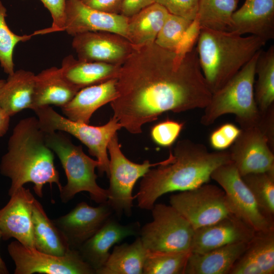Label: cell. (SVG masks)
Here are the masks:
<instances>
[{"instance_id":"6da1fadb","label":"cell","mask_w":274,"mask_h":274,"mask_svg":"<svg viewBox=\"0 0 274 274\" xmlns=\"http://www.w3.org/2000/svg\"><path fill=\"white\" fill-rule=\"evenodd\" d=\"M212 95L196 46L179 59L175 52L154 43L134 47L121 66L117 96L110 105L122 127L139 134L145 124L166 112L204 109Z\"/></svg>"},{"instance_id":"52a82bcc","label":"cell","mask_w":274,"mask_h":274,"mask_svg":"<svg viewBox=\"0 0 274 274\" xmlns=\"http://www.w3.org/2000/svg\"><path fill=\"white\" fill-rule=\"evenodd\" d=\"M38 117L41 129L45 132L60 131L74 136L88 148L90 155L96 158L100 175L109 174L108 145L112 136L122 127L113 116L105 124L92 126L89 124L72 121L54 110L50 106L33 110Z\"/></svg>"},{"instance_id":"f1b7e54d","label":"cell","mask_w":274,"mask_h":274,"mask_svg":"<svg viewBox=\"0 0 274 274\" xmlns=\"http://www.w3.org/2000/svg\"><path fill=\"white\" fill-rule=\"evenodd\" d=\"M147 250L138 236L132 243L115 246L96 274H143Z\"/></svg>"},{"instance_id":"7a4b0ae2","label":"cell","mask_w":274,"mask_h":274,"mask_svg":"<svg viewBox=\"0 0 274 274\" xmlns=\"http://www.w3.org/2000/svg\"><path fill=\"white\" fill-rule=\"evenodd\" d=\"M173 153V160L151 168L142 177L134 195L140 209L151 210L166 193L207 183L217 167L231 161L228 150L210 152L204 145L188 139L178 141Z\"/></svg>"},{"instance_id":"f6af8a7d","label":"cell","mask_w":274,"mask_h":274,"mask_svg":"<svg viewBox=\"0 0 274 274\" xmlns=\"http://www.w3.org/2000/svg\"><path fill=\"white\" fill-rule=\"evenodd\" d=\"M2 238V233L0 231V239ZM9 271L7 266L0 256V274H8Z\"/></svg>"},{"instance_id":"277c9868","label":"cell","mask_w":274,"mask_h":274,"mask_svg":"<svg viewBox=\"0 0 274 274\" xmlns=\"http://www.w3.org/2000/svg\"><path fill=\"white\" fill-rule=\"evenodd\" d=\"M266 41L254 35L201 28L196 43L199 64L213 93L231 79Z\"/></svg>"},{"instance_id":"f546056e","label":"cell","mask_w":274,"mask_h":274,"mask_svg":"<svg viewBox=\"0 0 274 274\" xmlns=\"http://www.w3.org/2000/svg\"><path fill=\"white\" fill-rule=\"evenodd\" d=\"M254 92L256 105L260 113L274 105V45L266 51L260 50L255 68Z\"/></svg>"},{"instance_id":"5bb4252c","label":"cell","mask_w":274,"mask_h":274,"mask_svg":"<svg viewBox=\"0 0 274 274\" xmlns=\"http://www.w3.org/2000/svg\"><path fill=\"white\" fill-rule=\"evenodd\" d=\"M228 151L241 176L274 170L273 151L257 127L242 129Z\"/></svg>"},{"instance_id":"9a60e30c","label":"cell","mask_w":274,"mask_h":274,"mask_svg":"<svg viewBox=\"0 0 274 274\" xmlns=\"http://www.w3.org/2000/svg\"><path fill=\"white\" fill-rule=\"evenodd\" d=\"M72 47L78 59L121 65L133 46L125 38L106 31H88L76 35Z\"/></svg>"},{"instance_id":"603a6c76","label":"cell","mask_w":274,"mask_h":274,"mask_svg":"<svg viewBox=\"0 0 274 274\" xmlns=\"http://www.w3.org/2000/svg\"><path fill=\"white\" fill-rule=\"evenodd\" d=\"M121 65L76 59L72 55L62 60L60 68L64 78L79 90L117 78Z\"/></svg>"},{"instance_id":"ee69618b","label":"cell","mask_w":274,"mask_h":274,"mask_svg":"<svg viewBox=\"0 0 274 274\" xmlns=\"http://www.w3.org/2000/svg\"><path fill=\"white\" fill-rule=\"evenodd\" d=\"M10 116L0 107V137L3 136L7 132Z\"/></svg>"},{"instance_id":"4316f807","label":"cell","mask_w":274,"mask_h":274,"mask_svg":"<svg viewBox=\"0 0 274 274\" xmlns=\"http://www.w3.org/2000/svg\"><path fill=\"white\" fill-rule=\"evenodd\" d=\"M168 11L157 3L129 18L126 39L134 46L155 43L168 15Z\"/></svg>"},{"instance_id":"b9f144b4","label":"cell","mask_w":274,"mask_h":274,"mask_svg":"<svg viewBox=\"0 0 274 274\" xmlns=\"http://www.w3.org/2000/svg\"><path fill=\"white\" fill-rule=\"evenodd\" d=\"M93 9L112 14H120L124 0H80Z\"/></svg>"},{"instance_id":"ac0fdd59","label":"cell","mask_w":274,"mask_h":274,"mask_svg":"<svg viewBox=\"0 0 274 274\" xmlns=\"http://www.w3.org/2000/svg\"><path fill=\"white\" fill-rule=\"evenodd\" d=\"M256 231L243 220L231 214L209 225L194 230L190 251L202 253L237 243H248Z\"/></svg>"},{"instance_id":"ffe728a7","label":"cell","mask_w":274,"mask_h":274,"mask_svg":"<svg viewBox=\"0 0 274 274\" xmlns=\"http://www.w3.org/2000/svg\"><path fill=\"white\" fill-rule=\"evenodd\" d=\"M233 31L250 33L266 42L274 39V0H246L232 16Z\"/></svg>"},{"instance_id":"d6a6232c","label":"cell","mask_w":274,"mask_h":274,"mask_svg":"<svg viewBox=\"0 0 274 274\" xmlns=\"http://www.w3.org/2000/svg\"><path fill=\"white\" fill-rule=\"evenodd\" d=\"M191 251L159 252L147 251L144 274H184Z\"/></svg>"},{"instance_id":"836d02e7","label":"cell","mask_w":274,"mask_h":274,"mask_svg":"<svg viewBox=\"0 0 274 274\" xmlns=\"http://www.w3.org/2000/svg\"><path fill=\"white\" fill-rule=\"evenodd\" d=\"M6 16L7 9L0 1V63L4 72L11 75L15 72L13 55L16 45L29 40L35 35L19 36L14 33L6 23Z\"/></svg>"},{"instance_id":"d6986e66","label":"cell","mask_w":274,"mask_h":274,"mask_svg":"<svg viewBox=\"0 0 274 274\" xmlns=\"http://www.w3.org/2000/svg\"><path fill=\"white\" fill-rule=\"evenodd\" d=\"M140 228L137 222L123 225L112 216L78 251L96 273L107 260L111 248L127 237L139 235Z\"/></svg>"},{"instance_id":"74e56055","label":"cell","mask_w":274,"mask_h":274,"mask_svg":"<svg viewBox=\"0 0 274 274\" xmlns=\"http://www.w3.org/2000/svg\"><path fill=\"white\" fill-rule=\"evenodd\" d=\"M53 19L50 27L35 31L36 35L65 30L67 0H40Z\"/></svg>"},{"instance_id":"484cf974","label":"cell","mask_w":274,"mask_h":274,"mask_svg":"<svg viewBox=\"0 0 274 274\" xmlns=\"http://www.w3.org/2000/svg\"><path fill=\"white\" fill-rule=\"evenodd\" d=\"M36 75L19 70L14 72L0 88V107L10 116L26 109L33 110Z\"/></svg>"},{"instance_id":"1f68e13d","label":"cell","mask_w":274,"mask_h":274,"mask_svg":"<svg viewBox=\"0 0 274 274\" xmlns=\"http://www.w3.org/2000/svg\"><path fill=\"white\" fill-rule=\"evenodd\" d=\"M258 205L268 217L274 216V170L241 176Z\"/></svg>"},{"instance_id":"d590c367","label":"cell","mask_w":274,"mask_h":274,"mask_svg":"<svg viewBox=\"0 0 274 274\" xmlns=\"http://www.w3.org/2000/svg\"><path fill=\"white\" fill-rule=\"evenodd\" d=\"M184 123L166 119L153 125L150 130V136L156 145L167 148L172 146L179 137L183 128Z\"/></svg>"},{"instance_id":"44dd1931","label":"cell","mask_w":274,"mask_h":274,"mask_svg":"<svg viewBox=\"0 0 274 274\" xmlns=\"http://www.w3.org/2000/svg\"><path fill=\"white\" fill-rule=\"evenodd\" d=\"M274 273V229L256 232L229 274Z\"/></svg>"},{"instance_id":"e0dca14e","label":"cell","mask_w":274,"mask_h":274,"mask_svg":"<svg viewBox=\"0 0 274 274\" xmlns=\"http://www.w3.org/2000/svg\"><path fill=\"white\" fill-rule=\"evenodd\" d=\"M128 19L120 14L93 9L80 0H67L65 30L73 36L88 31H106L126 39Z\"/></svg>"},{"instance_id":"ab89813d","label":"cell","mask_w":274,"mask_h":274,"mask_svg":"<svg viewBox=\"0 0 274 274\" xmlns=\"http://www.w3.org/2000/svg\"><path fill=\"white\" fill-rule=\"evenodd\" d=\"M201 26L197 17L191 23L184 33L182 38L174 51L177 57L182 59L195 47L200 34Z\"/></svg>"},{"instance_id":"bcb514c9","label":"cell","mask_w":274,"mask_h":274,"mask_svg":"<svg viewBox=\"0 0 274 274\" xmlns=\"http://www.w3.org/2000/svg\"><path fill=\"white\" fill-rule=\"evenodd\" d=\"M6 80H0V88L3 86Z\"/></svg>"},{"instance_id":"60d3db41","label":"cell","mask_w":274,"mask_h":274,"mask_svg":"<svg viewBox=\"0 0 274 274\" xmlns=\"http://www.w3.org/2000/svg\"><path fill=\"white\" fill-rule=\"evenodd\" d=\"M265 135L271 149H274V105L261 113L257 126Z\"/></svg>"},{"instance_id":"83f0119b","label":"cell","mask_w":274,"mask_h":274,"mask_svg":"<svg viewBox=\"0 0 274 274\" xmlns=\"http://www.w3.org/2000/svg\"><path fill=\"white\" fill-rule=\"evenodd\" d=\"M32 222L35 248L55 256H63L71 249L64 236L35 199L32 207Z\"/></svg>"},{"instance_id":"cb8c5ba5","label":"cell","mask_w":274,"mask_h":274,"mask_svg":"<svg viewBox=\"0 0 274 274\" xmlns=\"http://www.w3.org/2000/svg\"><path fill=\"white\" fill-rule=\"evenodd\" d=\"M247 244H231L199 254L191 252L184 274H229Z\"/></svg>"},{"instance_id":"7c38bea8","label":"cell","mask_w":274,"mask_h":274,"mask_svg":"<svg viewBox=\"0 0 274 274\" xmlns=\"http://www.w3.org/2000/svg\"><path fill=\"white\" fill-rule=\"evenodd\" d=\"M8 250L15 264V274L95 273L77 250L70 249L63 256H55L15 241L8 245Z\"/></svg>"},{"instance_id":"8992f818","label":"cell","mask_w":274,"mask_h":274,"mask_svg":"<svg viewBox=\"0 0 274 274\" xmlns=\"http://www.w3.org/2000/svg\"><path fill=\"white\" fill-rule=\"evenodd\" d=\"M45 140L48 147L59 159L66 176V184L59 191L62 202H68L83 191L88 192L96 203L108 200V189L100 187L96 182L95 169L99 165L97 160L87 156L81 145L74 144L62 131L45 132Z\"/></svg>"},{"instance_id":"7402d4cb","label":"cell","mask_w":274,"mask_h":274,"mask_svg":"<svg viewBox=\"0 0 274 274\" xmlns=\"http://www.w3.org/2000/svg\"><path fill=\"white\" fill-rule=\"evenodd\" d=\"M116 96L117 78L80 89L61 109L68 119L89 124L93 114Z\"/></svg>"},{"instance_id":"ba28073f","label":"cell","mask_w":274,"mask_h":274,"mask_svg":"<svg viewBox=\"0 0 274 274\" xmlns=\"http://www.w3.org/2000/svg\"><path fill=\"white\" fill-rule=\"evenodd\" d=\"M108 150L110 155V185L107 202L118 217H120L123 214L129 217L132 214L133 201L135 199L132 191L137 181L151 168L173 160L174 155L170 151L168 157L163 161L154 163L149 160H145L142 163H134L122 153L117 132L110 140Z\"/></svg>"},{"instance_id":"9c48e42d","label":"cell","mask_w":274,"mask_h":274,"mask_svg":"<svg viewBox=\"0 0 274 274\" xmlns=\"http://www.w3.org/2000/svg\"><path fill=\"white\" fill-rule=\"evenodd\" d=\"M152 221L140 228L145 248L159 252L190 251L194 229L172 206L155 203Z\"/></svg>"},{"instance_id":"f35d334b","label":"cell","mask_w":274,"mask_h":274,"mask_svg":"<svg viewBox=\"0 0 274 274\" xmlns=\"http://www.w3.org/2000/svg\"><path fill=\"white\" fill-rule=\"evenodd\" d=\"M172 14L193 20L197 12L199 0H156Z\"/></svg>"},{"instance_id":"4dcf8cb0","label":"cell","mask_w":274,"mask_h":274,"mask_svg":"<svg viewBox=\"0 0 274 274\" xmlns=\"http://www.w3.org/2000/svg\"><path fill=\"white\" fill-rule=\"evenodd\" d=\"M239 0H199L196 17L201 28L231 31Z\"/></svg>"},{"instance_id":"d4e9b609","label":"cell","mask_w":274,"mask_h":274,"mask_svg":"<svg viewBox=\"0 0 274 274\" xmlns=\"http://www.w3.org/2000/svg\"><path fill=\"white\" fill-rule=\"evenodd\" d=\"M80 90L70 84L59 68L53 66L36 75L34 109L54 105L60 108L67 104Z\"/></svg>"},{"instance_id":"8fae6325","label":"cell","mask_w":274,"mask_h":274,"mask_svg":"<svg viewBox=\"0 0 274 274\" xmlns=\"http://www.w3.org/2000/svg\"><path fill=\"white\" fill-rule=\"evenodd\" d=\"M174 208L195 230L213 224L231 215L222 188L204 184L169 197Z\"/></svg>"},{"instance_id":"3957f363","label":"cell","mask_w":274,"mask_h":274,"mask_svg":"<svg viewBox=\"0 0 274 274\" xmlns=\"http://www.w3.org/2000/svg\"><path fill=\"white\" fill-rule=\"evenodd\" d=\"M8 145V151L2 158L0 171L11 180L10 196L27 183L33 184L35 192L40 197H43V188L46 183L51 186L55 183L61 190L53 152L46 144L45 132L37 118L21 120L14 128Z\"/></svg>"},{"instance_id":"2e32d148","label":"cell","mask_w":274,"mask_h":274,"mask_svg":"<svg viewBox=\"0 0 274 274\" xmlns=\"http://www.w3.org/2000/svg\"><path fill=\"white\" fill-rule=\"evenodd\" d=\"M35 198L23 186L0 210V231L7 241L13 237L22 245L35 248L32 222V207Z\"/></svg>"},{"instance_id":"7bdbcfd3","label":"cell","mask_w":274,"mask_h":274,"mask_svg":"<svg viewBox=\"0 0 274 274\" xmlns=\"http://www.w3.org/2000/svg\"><path fill=\"white\" fill-rule=\"evenodd\" d=\"M156 2V0H124L120 14L130 18Z\"/></svg>"},{"instance_id":"30bf717a","label":"cell","mask_w":274,"mask_h":274,"mask_svg":"<svg viewBox=\"0 0 274 274\" xmlns=\"http://www.w3.org/2000/svg\"><path fill=\"white\" fill-rule=\"evenodd\" d=\"M211 179L224 191L231 214L243 220L256 232L274 229L273 218L268 217L260 209L231 161L217 167L211 174Z\"/></svg>"},{"instance_id":"5b68a950","label":"cell","mask_w":274,"mask_h":274,"mask_svg":"<svg viewBox=\"0 0 274 274\" xmlns=\"http://www.w3.org/2000/svg\"><path fill=\"white\" fill-rule=\"evenodd\" d=\"M260 50L231 79L212 93L210 102L203 109L200 118L202 125L209 126L221 116L232 114L241 129L257 126L261 113L255 101L254 87L256 65Z\"/></svg>"},{"instance_id":"8d00e7d4","label":"cell","mask_w":274,"mask_h":274,"mask_svg":"<svg viewBox=\"0 0 274 274\" xmlns=\"http://www.w3.org/2000/svg\"><path fill=\"white\" fill-rule=\"evenodd\" d=\"M241 131V128L233 123H224L211 133L210 144L217 151H224L232 145Z\"/></svg>"},{"instance_id":"4fadbf2b","label":"cell","mask_w":274,"mask_h":274,"mask_svg":"<svg viewBox=\"0 0 274 274\" xmlns=\"http://www.w3.org/2000/svg\"><path fill=\"white\" fill-rule=\"evenodd\" d=\"M107 201L97 207L86 202L78 203L67 214L52 220L65 238L69 248L78 250L112 216Z\"/></svg>"},{"instance_id":"e575fe53","label":"cell","mask_w":274,"mask_h":274,"mask_svg":"<svg viewBox=\"0 0 274 274\" xmlns=\"http://www.w3.org/2000/svg\"><path fill=\"white\" fill-rule=\"evenodd\" d=\"M192 20L169 13L155 41L164 49L175 51Z\"/></svg>"}]
</instances>
